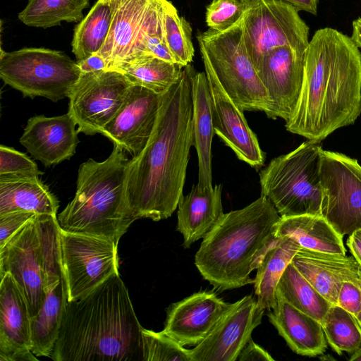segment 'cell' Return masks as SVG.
Here are the masks:
<instances>
[{
	"mask_svg": "<svg viewBox=\"0 0 361 361\" xmlns=\"http://www.w3.org/2000/svg\"><path fill=\"white\" fill-rule=\"evenodd\" d=\"M190 63L161 95L157 121L142 152L130 159L128 207L137 219L170 217L183 195L192 137Z\"/></svg>",
	"mask_w": 361,
	"mask_h": 361,
	"instance_id": "cell-1",
	"label": "cell"
},
{
	"mask_svg": "<svg viewBox=\"0 0 361 361\" xmlns=\"http://www.w3.org/2000/svg\"><path fill=\"white\" fill-rule=\"evenodd\" d=\"M351 37L317 30L306 49L303 80L286 130L320 142L361 114V52Z\"/></svg>",
	"mask_w": 361,
	"mask_h": 361,
	"instance_id": "cell-2",
	"label": "cell"
},
{
	"mask_svg": "<svg viewBox=\"0 0 361 361\" xmlns=\"http://www.w3.org/2000/svg\"><path fill=\"white\" fill-rule=\"evenodd\" d=\"M142 326L120 274L67 301L51 357L56 361H143Z\"/></svg>",
	"mask_w": 361,
	"mask_h": 361,
	"instance_id": "cell-3",
	"label": "cell"
},
{
	"mask_svg": "<svg viewBox=\"0 0 361 361\" xmlns=\"http://www.w3.org/2000/svg\"><path fill=\"white\" fill-rule=\"evenodd\" d=\"M280 219L263 195L243 209L224 214L195 255L202 277L219 290L253 283L250 273L281 240L276 236Z\"/></svg>",
	"mask_w": 361,
	"mask_h": 361,
	"instance_id": "cell-4",
	"label": "cell"
},
{
	"mask_svg": "<svg viewBox=\"0 0 361 361\" xmlns=\"http://www.w3.org/2000/svg\"><path fill=\"white\" fill-rule=\"evenodd\" d=\"M130 159L114 144L107 159H92L79 166L73 199L58 215L61 229L97 236L115 244L136 219L126 201V181Z\"/></svg>",
	"mask_w": 361,
	"mask_h": 361,
	"instance_id": "cell-5",
	"label": "cell"
},
{
	"mask_svg": "<svg viewBox=\"0 0 361 361\" xmlns=\"http://www.w3.org/2000/svg\"><path fill=\"white\" fill-rule=\"evenodd\" d=\"M56 215L36 214L0 250V276L8 272L23 293L31 317L64 276Z\"/></svg>",
	"mask_w": 361,
	"mask_h": 361,
	"instance_id": "cell-6",
	"label": "cell"
},
{
	"mask_svg": "<svg viewBox=\"0 0 361 361\" xmlns=\"http://www.w3.org/2000/svg\"><path fill=\"white\" fill-rule=\"evenodd\" d=\"M319 142L308 140L290 152L271 159L259 172L261 195L281 217L321 215L322 188Z\"/></svg>",
	"mask_w": 361,
	"mask_h": 361,
	"instance_id": "cell-7",
	"label": "cell"
},
{
	"mask_svg": "<svg viewBox=\"0 0 361 361\" xmlns=\"http://www.w3.org/2000/svg\"><path fill=\"white\" fill-rule=\"evenodd\" d=\"M204 68L211 71L243 111L268 114L270 101L246 51L243 39V16L228 28L209 29L197 35Z\"/></svg>",
	"mask_w": 361,
	"mask_h": 361,
	"instance_id": "cell-8",
	"label": "cell"
},
{
	"mask_svg": "<svg viewBox=\"0 0 361 361\" xmlns=\"http://www.w3.org/2000/svg\"><path fill=\"white\" fill-rule=\"evenodd\" d=\"M81 71L65 53L44 48L1 49L0 78L24 97L52 102L68 97Z\"/></svg>",
	"mask_w": 361,
	"mask_h": 361,
	"instance_id": "cell-9",
	"label": "cell"
},
{
	"mask_svg": "<svg viewBox=\"0 0 361 361\" xmlns=\"http://www.w3.org/2000/svg\"><path fill=\"white\" fill-rule=\"evenodd\" d=\"M298 11L282 0L247 1L243 16V39L255 69L277 47L289 46L305 55L310 43L309 27Z\"/></svg>",
	"mask_w": 361,
	"mask_h": 361,
	"instance_id": "cell-10",
	"label": "cell"
},
{
	"mask_svg": "<svg viewBox=\"0 0 361 361\" xmlns=\"http://www.w3.org/2000/svg\"><path fill=\"white\" fill-rule=\"evenodd\" d=\"M321 215L342 236L361 229V166L341 153L322 150Z\"/></svg>",
	"mask_w": 361,
	"mask_h": 361,
	"instance_id": "cell-11",
	"label": "cell"
},
{
	"mask_svg": "<svg viewBox=\"0 0 361 361\" xmlns=\"http://www.w3.org/2000/svg\"><path fill=\"white\" fill-rule=\"evenodd\" d=\"M60 240L68 301L89 293L119 273L118 245L114 242L62 229Z\"/></svg>",
	"mask_w": 361,
	"mask_h": 361,
	"instance_id": "cell-12",
	"label": "cell"
},
{
	"mask_svg": "<svg viewBox=\"0 0 361 361\" xmlns=\"http://www.w3.org/2000/svg\"><path fill=\"white\" fill-rule=\"evenodd\" d=\"M111 23L107 38L97 53L106 69H113L145 54L143 39L162 27V15L167 0H108Z\"/></svg>",
	"mask_w": 361,
	"mask_h": 361,
	"instance_id": "cell-13",
	"label": "cell"
},
{
	"mask_svg": "<svg viewBox=\"0 0 361 361\" xmlns=\"http://www.w3.org/2000/svg\"><path fill=\"white\" fill-rule=\"evenodd\" d=\"M131 83L121 73L104 69L82 73L68 95V113L87 135L100 133L114 116Z\"/></svg>",
	"mask_w": 361,
	"mask_h": 361,
	"instance_id": "cell-14",
	"label": "cell"
},
{
	"mask_svg": "<svg viewBox=\"0 0 361 361\" xmlns=\"http://www.w3.org/2000/svg\"><path fill=\"white\" fill-rule=\"evenodd\" d=\"M265 310L252 295L231 303L210 334L190 350L191 361L237 360Z\"/></svg>",
	"mask_w": 361,
	"mask_h": 361,
	"instance_id": "cell-15",
	"label": "cell"
},
{
	"mask_svg": "<svg viewBox=\"0 0 361 361\" xmlns=\"http://www.w3.org/2000/svg\"><path fill=\"white\" fill-rule=\"evenodd\" d=\"M161 95L145 87L131 85L121 106L100 134L132 157L137 156L154 129Z\"/></svg>",
	"mask_w": 361,
	"mask_h": 361,
	"instance_id": "cell-16",
	"label": "cell"
},
{
	"mask_svg": "<svg viewBox=\"0 0 361 361\" xmlns=\"http://www.w3.org/2000/svg\"><path fill=\"white\" fill-rule=\"evenodd\" d=\"M304 63L305 55L289 46L277 47L263 58L256 70L270 101L268 117L290 118L301 92Z\"/></svg>",
	"mask_w": 361,
	"mask_h": 361,
	"instance_id": "cell-17",
	"label": "cell"
},
{
	"mask_svg": "<svg viewBox=\"0 0 361 361\" xmlns=\"http://www.w3.org/2000/svg\"><path fill=\"white\" fill-rule=\"evenodd\" d=\"M212 102L214 133L237 157L252 167L263 166L265 155L257 137L249 127L243 111L232 100L216 77L204 68Z\"/></svg>",
	"mask_w": 361,
	"mask_h": 361,
	"instance_id": "cell-18",
	"label": "cell"
},
{
	"mask_svg": "<svg viewBox=\"0 0 361 361\" xmlns=\"http://www.w3.org/2000/svg\"><path fill=\"white\" fill-rule=\"evenodd\" d=\"M231 305L212 291L195 293L168 307L163 331L183 346H196Z\"/></svg>",
	"mask_w": 361,
	"mask_h": 361,
	"instance_id": "cell-19",
	"label": "cell"
},
{
	"mask_svg": "<svg viewBox=\"0 0 361 361\" xmlns=\"http://www.w3.org/2000/svg\"><path fill=\"white\" fill-rule=\"evenodd\" d=\"M27 302L8 272L0 283V361L38 360L31 351Z\"/></svg>",
	"mask_w": 361,
	"mask_h": 361,
	"instance_id": "cell-20",
	"label": "cell"
},
{
	"mask_svg": "<svg viewBox=\"0 0 361 361\" xmlns=\"http://www.w3.org/2000/svg\"><path fill=\"white\" fill-rule=\"evenodd\" d=\"M76 123L68 113L30 118L20 138V144L45 166L69 159L79 142Z\"/></svg>",
	"mask_w": 361,
	"mask_h": 361,
	"instance_id": "cell-21",
	"label": "cell"
},
{
	"mask_svg": "<svg viewBox=\"0 0 361 361\" xmlns=\"http://www.w3.org/2000/svg\"><path fill=\"white\" fill-rule=\"evenodd\" d=\"M291 263L332 305H337L343 282L356 283L359 279L360 264L353 255L325 253L300 247Z\"/></svg>",
	"mask_w": 361,
	"mask_h": 361,
	"instance_id": "cell-22",
	"label": "cell"
},
{
	"mask_svg": "<svg viewBox=\"0 0 361 361\" xmlns=\"http://www.w3.org/2000/svg\"><path fill=\"white\" fill-rule=\"evenodd\" d=\"M276 303L269 310V322L296 354L316 357L327 348V341L320 322L300 311L276 294Z\"/></svg>",
	"mask_w": 361,
	"mask_h": 361,
	"instance_id": "cell-23",
	"label": "cell"
},
{
	"mask_svg": "<svg viewBox=\"0 0 361 361\" xmlns=\"http://www.w3.org/2000/svg\"><path fill=\"white\" fill-rule=\"evenodd\" d=\"M221 184L204 188L193 185L178 204L177 230L183 236V247L188 248L204 238L224 215Z\"/></svg>",
	"mask_w": 361,
	"mask_h": 361,
	"instance_id": "cell-24",
	"label": "cell"
},
{
	"mask_svg": "<svg viewBox=\"0 0 361 361\" xmlns=\"http://www.w3.org/2000/svg\"><path fill=\"white\" fill-rule=\"evenodd\" d=\"M192 99L193 145L198 158V183L202 188L212 186V142L215 134L212 113L211 94L205 73L197 72L190 65Z\"/></svg>",
	"mask_w": 361,
	"mask_h": 361,
	"instance_id": "cell-25",
	"label": "cell"
},
{
	"mask_svg": "<svg viewBox=\"0 0 361 361\" xmlns=\"http://www.w3.org/2000/svg\"><path fill=\"white\" fill-rule=\"evenodd\" d=\"M59 206L39 176H0V215L16 211L56 215Z\"/></svg>",
	"mask_w": 361,
	"mask_h": 361,
	"instance_id": "cell-26",
	"label": "cell"
},
{
	"mask_svg": "<svg viewBox=\"0 0 361 361\" xmlns=\"http://www.w3.org/2000/svg\"><path fill=\"white\" fill-rule=\"evenodd\" d=\"M276 236L279 238H291L307 250L345 255L343 236L322 215L281 217Z\"/></svg>",
	"mask_w": 361,
	"mask_h": 361,
	"instance_id": "cell-27",
	"label": "cell"
},
{
	"mask_svg": "<svg viewBox=\"0 0 361 361\" xmlns=\"http://www.w3.org/2000/svg\"><path fill=\"white\" fill-rule=\"evenodd\" d=\"M68 301L65 277L47 293L39 312L30 319L31 351L35 356L51 357L59 337Z\"/></svg>",
	"mask_w": 361,
	"mask_h": 361,
	"instance_id": "cell-28",
	"label": "cell"
},
{
	"mask_svg": "<svg viewBox=\"0 0 361 361\" xmlns=\"http://www.w3.org/2000/svg\"><path fill=\"white\" fill-rule=\"evenodd\" d=\"M183 66L145 53L112 70L123 74L131 85L161 94L177 82Z\"/></svg>",
	"mask_w": 361,
	"mask_h": 361,
	"instance_id": "cell-29",
	"label": "cell"
},
{
	"mask_svg": "<svg viewBox=\"0 0 361 361\" xmlns=\"http://www.w3.org/2000/svg\"><path fill=\"white\" fill-rule=\"evenodd\" d=\"M300 247L291 238H281L277 245L267 253L257 269L253 283L255 293L258 302L265 309L269 310L274 306L278 283Z\"/></svg>",
	"mask_w": 361,
	"mask_h": 361,
	"instance_id": "cell-30",
	"label": "cell"
},
{
	"mask_svg": "<svg viewBox=\"0 0 361 361\" xmlns=\"http://www.w3.org/2000/svg\"><path fill=\"white\" fill-rule=\"evenodd\" d=\"M111 9L108 0H98L74 29L72 52L77 61L97 54L109 35Z\"/></svg>",
	"mask_w": 361,
	"mask_h": 361,
	"instance_id": "cell-31",
	"label": "cell"
},
{
	"mask_svg": "<svg viewBox=\"0 0 361 361\" xmlns=\"http://www.w3.org/2000/svg\"><path fill=\"white\" fill-rule=\"evenodd\" d=\"M276 294L320 322L332 305L291 262L286 268L278 283Z\"/></svg>",
	"mask_w": 361,
	"mask_h": 361,
	"instance_id": "cell-32",
	"label": "cell"
},
{
	"mask_svg": "<svg viewBox=\"0 0 361 361\" xmlns=\"http://www.w3.org/2000/svg\"><path fill=\"white\" fill-rule=\"evenodd\" d=\"M89 5V0H28L18 18L27 26L46 29L62 21L80 23Z\"/></svg>",
	"mask_w": 361,
	"mask_h": 361,
	"instance_id": "cell-33",
	"label": "cell"
},
{
	"mask_svg": "<svg viewBox=\"0 0 361 361\" xmlns=\"http://www.w3.org/2000/svg\"><path fill=\"white\" fill-rule=\"evenodd\" d=\"M327 343L338 355L353 353L361 345V327L354 316L331 305L321 321Z\"/></svg>",
	"mask_w": 361,
	"mask_h": 361,
	"instance_id": "cell-34",
	"label": "cell"
},
{
	"mask_svg": "<svg viewBox=\"0 0 361 361\" xmlns=\"http://www.w3.org/2000/svg\"><path fill=\"white\" fill-rule=\"evenodd\" d=\"M164 35L175 62L185 67L190 63L195 49L192 42V28L184 17L169 1L162 15Z\"/></svg>",
	"mask_w": 361,
	"mask_h": 361,
	"instance_id": "cell-35",
	"label": "cell"
},
{
	"mask_svg": "<svg viewBox=\"0 0 361 361\" xmlns=\"http://www.w3.org/2000/svg\"><path fill=\"white\" fill-rule=\"evenodd\" d=\"M143 361H191L186 349L163 331L142 328Z\"/></svg>",
	"mask_w": 361,
	"mask_h": 361,
	"instance_id": "cell-36",
	"label": "cell"
},
{
	"mask_svg": "<svg viewBox=\"0 0 361 361\" xmlns=\"http://www.w3.org/2000/svg\"><path fill=\"white\" fill-rule=\"evenodd\" d=\"M246 6L247 1L212 0L206 8L207 25L211 30H226L242 18Z\"/></svg>",
	"mask_w": 361,
	"mask_h": 361,
	"instance_id": "cell-37",
	"label": "cell"
},
{
	"mask_svg": "<svg viewBox=\"0 0 361 361\" xmlns=\"http://www.w3.org/2000/svg\"><path fill=\"white\" fill-rule=\"evenodd\" d=\"M43 173L27 155L0 145V176H39Z\"/></svg>",
	"mask_w": 361,
	"mask_h": 361,
	"instance_id": "cell-38",
	"label": "cell"
},
{
	"mask_svg": "<svg viewBox=\"0 0 361 361\" xmlns=\"http://www.w3.org/2000/svg\"><path fill=\"white\" fill-rule=\"evenodd\" d=\"M36 214L25 211H16L0 215V250Z\"/></svg>",
	"mask_w": 361,
	"mask_h": 361,
	"instance_id": "cell-39",
	"label": "cell"
},
{
	"mask_svg": "<svg viewBox=\"0 0 361 361\" xmlns=\"http://www.w3.org/2000/svg\"><path fill=\"white\" fill-rule=\"evenodd\" d=\"M142 46L145 53L176 63L165 39L163 27L147 32L144 37Z\"/></svg>",
	"mask_w": 361,
	"mask_h": 361,
	"instance_id": "cell-40",
	"label": "cell"
},
{
	"mask_svg": "<svg viewBox=\"0 0 361 361\" xmlns=\"http://www.w3.org/2000/svg\"><path fill=\"white\" fill-rule=\"evenodd\" d=\"M359 280V279H358ZM343 282L337 300V305L355 317L361 307V289L357 282Z\"/></svg>",
	"mask_w": 361,
	"mask_h": 361,
	"instance_id": "cell-41",
	"label": "cell"
},
{
	"mask_svg": "<svg viewBox=\"0 0 361 361\" xmlns=\"http://www.w3.org/2000/svg\"><path fill=\"white\" fill-rule=\"evenodd\" d=\"M239 361H273L274 359L262 347L255 343L252 338L240 351Z\"/></svg>",
	"mask_w": 361,
	"mask_h": 361,
	"instance_id": "cell-42",
	"label": "cell"
},
{
	"mask_svg": "<svg viewBox=\"0 0 361 361\" xmlns=\"http://www.w3.org/2000/svg\"><path fill=\"white\" fill-rule=\"evenodd\" d=\"M82 73H89L106 69L104 59L98 54H94L85 59L76 61Z\"/></svg>",
	"mask_w": 361,
	"mask_h": 361,
	"instance_id": "cell-43",
	"label": "cell"
},
{
	"mask_svg": "<svg viewBox=\"0 0 361 361\" xmlns=\"http://www.w3.org/2000/svg\"><path fill=\"white\" fill-rule=\"evenodd\" d=\"M346 245L352 255L361 265V229L357 230L349 235Z\"/></svg>",
	"mask_w": 361,
	"mask_h": 361,
	"instance_id": "cell-44",
	"label": "cell"
},
{
	"mask_svg": "<svg viewBox=\"0 0 361 361\" xmlns=\"http://www.w3.org/2000/svg\"><path fill=\"white\" fill-rule=\"evenodd\" d=\"M289 3L298 11H303L313 15L317 13L319 0H282Z\"/></svg>",
	"mask_w": 361,
	"mask_h": 361,
	"instance_id": "cell-45",
	"label": "cell"
},
{
	"mask_svg": "<svg viewBox=\"0 0 361 361\" xmlns=\"http://www.w3.org/2000/svg\"><path fill=\"white\" fill-rule=\"evenodd\" d=\"M353 31L351 38L355 44L361 49V18H358L353 22Z\"/></svg>",
	"mask_w": 361,
	"mask_h": 361,
	"instance_id": "cell-46",
	"label": "cell"
},
{
	"mask_svg": "<svg viewBox=\"0 0 361 361\" xmlns=\"http://www.w3.org/2000/svg\"><path fill=\"white\" fill-rule=\"evenodd\" d=\"M350 355L349 360L361 361V345Z\"/></svg>",
	"mask_w": 361,
	"mask_h": 361,
	"instance_id": "cell-47",
	"label": "cell"
},
{
	"mask_svg": "<svg viewBox=\"0 0 361 361\" xmlns=\"http://www.w3.org/2000/svg\"><path fill=\"white\" fill-rule=\"evenodd\" d=\"M357 284L361 289V280L360 279V278H359ZM355 318L361 327V307H360V310L358 314L355 317Z\"/></svg>",
	"mask_w": 361,
	"mask_h": 361,
	"instance_id": "cell-48",
	"label": "cell"
},
{
	"mask_svg": "<svg viewBox=\"0 0 361 361\" xmlns=\"http://www.w3.org/2000/svg\"><path fill=\"white\" fill-rule=\"evenodd\" d=\"M359 278L361 280V265H360V269H359Z\"/></svg>",
	"mask_w": 361,
	"mask_h": 361,
	"instance_id": "cell-49",
	"label": "cell"
},
{
	"mask_svg": "<svg viewBox=\"0 0 361 361\" xmlns=\"http://www.w3.org/2000/svg\"><path fill=\"white\" fill-rule=\"evenodd\" d=\"M243 1H247V0H243Z\"/></svg>",
	"mask_w": 361,
	"mask_h": 361,
	"instance_id": "cell-50",
	"label": "cell"
}]
</instances>
